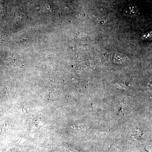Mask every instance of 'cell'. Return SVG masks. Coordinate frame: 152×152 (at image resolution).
Here are the masks:
<instances>
[{
  "label": "cell",
  "mask_w": 152,
  "mask_h": 152,
  "mask_svg": "<svg viewBox=\"0 0 152 152\" xmlns=\"http://www.w3.org/2000/svg\"><path fill=\"white\" fill-rule=\"evenodd\" d=\"M139 10L137 6L134 4H130L125 8L124 14L126 16L134 17L137 16Z\"/></svg>",
  "instance_id": "1"
}]
</instances>
